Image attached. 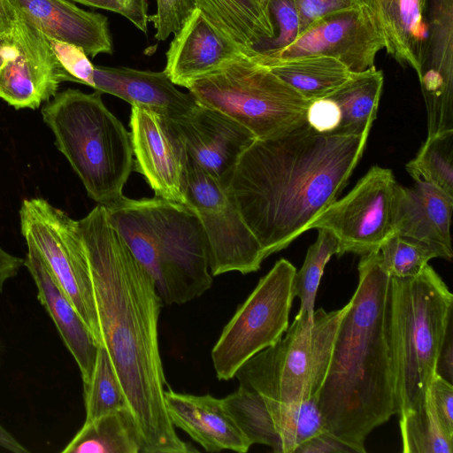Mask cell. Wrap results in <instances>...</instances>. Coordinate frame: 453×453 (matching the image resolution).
Segmentation results:
<instances>
[{"instance_id":"6da1fadb","label":"cell","mask_w":453,"mask_h":453,"mask_svg":"<svg viewBox=\"0 0 453 453\" xmlns=\"http://www.w3.org/2000/svg\"><path fill=\"white\" fill-rule=\"evenodd\" d=\"M85 243L101 342L111 361L142 441V453L196 451L166 411L158 342L163 303L154 280L97 204L78 220Z\"/></svg>"},{"instance_id":"7a4b0ae2","label":"cell","mask_w":453,"mask_h":453,"mask_svg":"<svg viewBox=\"0 0 453 453\" xmlns=\"http://www.w3.org/2000/svg\"><path fill=\"white\" fill-rule=\"evenodd\" d=\"M370 131L320 134L307 122L256 139L225 188L265 257L287 248L333 203L361 159Z\"/></svg>"},{"instance_id":"3957f363","label":"cell","mask_w":453,"mask_h":453,"mask_svg":"<svg viewBox=\"0 0 453 453\" xmlns=\"http://www.w3.org/2000/svg\"><path fill=\"white\" fill-rule=\"evenodd\" d=\"M358 283L342 316L318 394L325 429L365 453L371 432L397 414L388 334L390 277L380 254L363 255Z\"/></svg>"},{"instance_id":"277c9868","label":"cell","mask_w":453,"mask_h":453,"mask_svg":"<svg viewBox=\"0 0 453 453\" xmlns=\"http://www.w3.org/2000/svg\"><path fill=\"white\" fill-rule=\"evenodd\" d=\"M109 219L154 280L165 304H183L212 284L203 230L188 204L158 196H124L105 207Z\"/></svg>"},{"instance_id":"5b68a950","label":"cell","mask_w":453,"mask_h":453,"mask_svg":"<svg viewBox=\"0 0 453 453\" xmlns=\"http://www.w3.org/2000/svg\"><path fill=\"white\" fill-rule=\"evenodd\" d=\"M453 295L428 264L415 276L390 278L388 334L397 414L423 406L452 327Z\"/></svg>"},{"instance_id":"8992f818","label":"cell","mask_w":453,"mask_h":453,"mask_svg":"<svg viewBox=\"0 0 453 453\" xmlns=\"http://www.w3.org/2000/svg\"><path fill=\"white\" fill-rule=\"evenodd\" d=\"M42 115L88 196L104 207L121 200L134 170L131 134L102 93L67 88L43 105Z\"/></svg>"},{"instance_id":"52a82bcc","label":"cell","mask_w":453,"mask_h":453,"mask_svg":"<svg viewBox=\"0 0 453 453\" xmlns=\"http://www.w3.org/2000/svg\"><path fill=\"white\" fill-rule=\"evenodd\" d=\"M348 306L331 311L320 308L312 320L295 317L284 335L238 369L239 387L288 404L317 397Z\"/></svg>"},{"instance_id":"ba28073f","label":"cell","mask_w":453,"mask_h":453,"mask_svg":"<svg viewBox=\"0 0 453 453\" xmlns=\"http://www.w3.org/2000/svg\"><path fill=\"white\" fill-rule=\"evenodd\" d=\"M187 88L197 103L232 118L256 139L275 136L303 124L311 102L266 65L243 54Z\"/></svg>"},{"instance_id":"9c48e42d","label":"cell","mask_w":453,"mask_h":453,"mask_svg":"<svg viewBox=\"0 0 453 453\" xmlns=\"http://www.w3.org/2000/svg\"><path fill=\"white\" fill-rule=\"evenodd\" d=\"M296 267L280 258L236 309L211 350L216 376L233 379L250 357L276 342L288 329Z\"/></svg>"},{"instance_id":"30bf717a","label":"cell","mask_w":453,"mask_h":453,"mask_svg":"<svg viewBox=\"0 0 453 453\" xmlns=\"http://www.w3.org/2000/svg\"><path fill=\"white\" fill-rule=\"evenodd\" d=\"M19 219L25 240L35 246L56 281L100 344L88 255L78 220L41 197L22 202Z\"/></svg>"},{"instance_id":"8fae6325","label":"cell","mask_w":453,"mask_h":453,"mask_svg":"<svg viewBox=\"0 0 453 453\" xmlns=\"http://www.w3.org/2000/svg\"><path fill=\"white\" fill-rule=\"evenodd\" d=\"M186 204L197 214L207 247L211 276L247 274L260 269L263 250L225 186L189 157Z\"/></svg>"},{"instance_id":"7c38bea8","label":"cell","mask_w":453,"mask_h":453,"mask_svg":"<svg viewBox=\"0 0 453 453\" xmlns=\"http://www.w3.org/2000/svg\"><path fill=\"white\" fill-rule=\"evenodd\" d=\"M397 182L388 168L373 165L342 198L335 200L308 226L326 229L338 242L337 256L379 252L393 232Z\"/></svg>"},{"instance_id":"4fadbf2b","label":"cell","mask_w":453,"mask_h":453,"mask_svg":"<svg viewBox=\"0 0 453 453\" xmlns=\"http://www.w3.org/2000/svg\"><path fill=\"white\" fill-rule=\"evenodd\" d=\"M382 49L383 36L365 4L318 19L292 44L270 58H248L265 65L299 57L326 56L336 58L352 73H361L374 66L375 57Z\"/></svg>"},{"instance_id":"5bb4252c","label":"cell","mask_w":453,"mask_h":453,"mask_svg":"<svg viewBox=\"0 0 453 453\" xmlns=\"http://www.w3.org/2000/svg\"><path fill=\"white\" fill-rule=\"evenodd\" d=\"M222 403L252 445L269 446L275 453H294L303 441L326 430L318 396L288 404L238 387Z\"/></svg>"},{"instance_id":"9a60e30c","label":"cell","mask_w":453,"mask_h":453,"mask_svg":"<svg viewBox=\"0 0 453 453\" xmlns=\"http://www.w3.org/2000/svg\"><path fill=\"white\" fill-rule=\"evenodd\" d=\"M129 124L134 169L143 175L156 196L186 203L189 156L173 119L132 106Z\"/></svg>"},{"instance_id":"2e32d148","label":"cell","mask_w":453,"mask_h":453,"mask_svg":"<svg viewBox=\"0 0 453 453\" xmlns=\"http://www.w3.org/2000/svg\"><path fill=\"white\" fill-rule=\"evenodd\" d=\"M16 12L12 33L16 53L0 72V98L17 110L36 109L57 94L61 82L69 81V75L49 39Z\"/></svg>"},{"instance_id":"e0dca14e","label":"cell","mask_w":453,"mask_h":453,"mask_svg":"<svg viewBox=\"0 0 453 453\" xmlns=\"http://www.w3.org/2000/svg\"><path fill=\"white\" fill-rule=\"evenodd\" d=\"M427 2L430 31L418 77L431 135L453 129V0Z\"/></svg>"},{"instance_id":"ac0fdd59","label":"cell","mask_w":453,"mask_h":453,"mask_svg":"<svg viewBox=\"0 0 453 453\" xmlns=\"http://www.w3.org/2000/svg\"><path fill=\"white\" fill-rule=\"evenodd\" d=\"M173 121L189 157L224 186L242 152L256 140L232 118L199 103Z\"/></svg>"},{"instance_id":"d6986e66","label":"cell","mask_w":453,"mask_h":453,"mask_svg":"<svg viewBox=\"0 0 453 453\" xmlns=\"http://www.w3.org/2000/svg\"><path fill=\"white\" fill-rule=\"evenodd\" d=\"M453 196L423 181L411 188L397 183L393 206V232L431 247L438 257L450 261Z\"/></svg>"},{"instance_id":"ffe728a7","label":"cell","mask_w":453,"mask_h":453,"mask_svg":"<svg viewBox=\"0 0 453 453\" xmlns=\"http://www.w3.org/2000/svg\"><path fill=\"white\" fill-rule=\"evenodd\" d=\"M242 54L196 8L174 35L166 52L164 71L175 85L187 88L194 81L220 69Z\"/></svg>"},{"instance_id":"44dd1931","label":"cell","mask_w":453,"mask_h":453,"mask_svg":"<svg viewBox=\"0 0 453 453\" xmlns=\"http://www.w3.org/2000/svg\"><path fill=\"white\" fill-rule=\"evenodd\" d=\"M46 37L81 48L95 58L111 54L107 17L84 11L68 0H10Z\"/></svg>"},{"instance_id":"7402d4cb","label":"cell","mask_w":453,"mask_h":453,"mask_svg":"<svg viewBox=\"0 0 453 453\" xmlns=\"http://www.w3.org/2000/svg\"><path fill=\"white\" fill-rule=\"evenodd\" d=\"M167 414L179 427L208 452L245 453L252 445L223 406L222 399L165 390Z\"/></svg>"},{"instance_id":"603a6c76","label":"cell","mask_w":453,"mask_h":453,"mask_svg":"<svg viewBox=\"0 0 453 453\" xmlns=\"http://www.w3.org/2000/svg\"><path fill=\"white\" fill-rule=\"evenodd\" d=\"M24 265L37 288V298L55 324L58 334L75 360L83 385L90 379L98 344L76 311L74 306L59 287L42 257L29 241Z\"/></svg>"},{"instance_id":"cb8c5ba5","label":"cell","mask_w":453,"mask_h":453,"mask_svg":"<svg viewBox=\"0 0 453 453\" xmlns=\"http://www.w3.org/2000/svg\"><path fill=\"white\" fill-rule=\"evenodd\" d=\"M93 81L95 90L172 119L188 113L197 104L190 93L179 90L165 71L95 65Z\"/></svg>"},{"instance_id":"d4e9b609","label":"cell","mask_w":453,"mask_h":453,"mask_svg":"<svg viewBox=\"0 0 453 453\" xmlns=\"http://www.w3.org/2000/svg\"><path fill=\"white\" fill-rule=\"evenodd\" d=\"M364 1L377 22L388 53L418 75L428 35L427 0Z\"/></svg>"},{"instance_id":"484cf974","label":"cell","mask_w":453,"mask_h":453,"mask_svg":"<svg viewBox=\"0 0 453 453\" xmlns=\"http://www.w3.org/2000/svg\"><path fill=\"white\" fill-rule=\"evenodd\" d=\"M196 8L242 54L274 36L269 0H196Z\"/></svg>"},{"instance_id":"4316f807","label":"cell","mask_w":453,"mask_h":453,"mask_svg":"<svg viewBox=\"0 0 453 453\" xmlns=\"http://www.w3.org/2000/svg\"><path fill=\"white\" fill-rule=\"evenodd\" d=\"M264 65L310 101L327 97L355 73L336 58L318 55L275 60Z\"/></svg>"},{"instance_id":"83f0119b","label":"cell","mask_w":453,"mask_h":453,"mask_svg":"<svg viewBox=\"0 0 453 453\" xmlns=\"http://www.w3.org/2000/svg\"><path fill=\"white\" fill-rule=\"evenodd\" d=\"M63 453H142V441L134 417L124 408L84 422Z\"/></svg>"},{"instance_id":"f1b7e54d","label":"cell","mask_w":453,"mask_h":453,"mask_svg":"<svg viewBox=\"0 0 453 453\" xmlns=\"http://www.w3.org/2000/svg\"><path fill=\"white\" fill-rule=\"evenodd\" d=\"M383 81V73L374 65L355 73L327 96L336 103L341 111V123L335 134H357L370 131L376 119Z\"/></svg>"},{"instance_id":"f546056e","label":"cell","mask_w":453,"mask_h":453,"mask_svg":"<svg viewBox=\"0 0 453 453\" xmlns=\"http://www.w3.org/2000/svg\"><path fill=\"white\" fill-rule=\"evenodd\" d=\"M405 168L415 181L429 183L453 196V129L427 135Z\"/></svg>"},{"instance_id":"4dcf8cb0","label":"cell","mask_w":453,"mask_h":453,"mask_svg":"<svg viewBox=\"0 0 453 453\" xmlns=\"http://www.w3.org/2000/svg\"><path fill=\"white\" fill-rule=\"evenodd\" d=\"M319 234L306 253L302 267L296 271L293 294L300 299L296 318L313 319L315 299L326 265L333 255H337L338 242L326 229H318Z\"/></svg>"},{"instance_id":"1f68e13d","label":"cell","mask_w":453,"mask_h":453,"mask_svg":"<svg viewBox=\"0 0 453 453\" xmlns=\"http://www.w3.org/2000/svg\"><path fill=\"white\" fill-rule=\"evenodd\" d=\"M85 421H91L124 408H129L110 357L98 344L90 379L83 385Z\"/></svg>"},{"instance_id":"d6a6232c","label":"cell","mask_w":453,"mask_h":453,"mask_svg":"<svg viewBox=\"0 0 453 453\" xmlns=\"http://www.w3.org/2000/svg\"><path fill=\"white\" fill-rule=\"evenodd\" d=\"M402 451L404 453H452L453 438L441 429L428 401L399 415Z\"/></svg>"},{"instance_id":"836d02e7","label":"cell","mask_w":453,"mask_h":453,"mask_svg":"<svg viewBox=\"0 0 453 453\" xmlns=\"http://www.w3.org/2000/svg\"><path fill=\"white\" fill-rule=\"evenodd\" d=\"M381 265L390 278H407L417 275L432 258L438 257L428 245L394 232L380 247Z\"/></svg>"},{"instance_id":"e575fe53","label":"cell","mask_w":453,"mask_h":453,"mask_svg":"<svg viewBox=\"0 0 453 453\" xmlns=\"http://www.w3.org/2000/svg\"><path fill=\"white\" fill-rule=\"evenodd\" d=\"M274 36L264 40L245 56L270 58L292 44L299 35V18L293 0H269Z\"/></svg>"},{"instance_id":"d590c367","label":"cell","mask_w":453,"mask_h":453,"mask_svg":"<svg viewBox=\"0 0 453 453\" xmlns=\"http://www.w3.org/2000/svg\"><path fill=\"white\" fill-rule=\"evenodd\" d=\"M196 8V0H157V12L149 15L156 28L155 38L162 42L171 34L176 35Z\"/></svg>"},{"instance_id":"8d00e7d4","label":"cell","mask_w":453,"mask_h":453,"mask_svg":"<svg viewBox=\"0 0 453 453\" xmlns=\"http://www.w3.org/2000/svg\"><path fill=\"white\" fill-rule=\"evenodd\" d=\"M48 39L59 64L69 75V81L93 88L95 65L85 51L78 46Z\"/></svg>"},{"instance_id":"74e56055","label":"cell","mask_w":453,"mask_h":453,"mask_svg":"<svg viewBox=\"0 0 453 453\" xmlns=\"http://www.w3.org/2000/svg\"><path fill=\"white\" fill-rule=\"evenodd\" d=\"M427 398L442 431L453 438L452 383L436 373L429 386Z\"/></svg>"},{"instance_id":"f35d334b","label":"cell","mask_w":453,"mask_h":453,"mask_svg":"<svg viewBox=\"0 0 453 453\" xmlns=\"http://www.w3.org/2000/svg\"><path fill=\"white\" fill-rule=\"evenodd\" d=\"M299 18V35L311 23L329 13L358 8L364 0H293ZM298 35V36H299Z\"/></svg>"},{"instance_id":"ab89813d","label":"cell","mask_w":453,"mask_h":453,"mask_svg":"<svg viewBox=\"0 0 453 453\" xmlns=\"http://www.w3.org/2000/svg\"><path fill=\"white\" fill-rule=\"evenodd\" d=\"M87 6L104 9L118 13L144 34L148 32L149 0H72Z\"/></svg>"},{"instance_id":"60d3db41","label":"cell","mask_w":453,"mask_h":453,"mask_svg":"<svg viewBox=\"0 0 453 453\" xmlns=\"http://www.w3.org/2000/svg\"><path fill=\"white\" fill-rule=\"evenodd\" d=\"M306 122L318 133L335 134L341 123L340 109L328 97L313 100L306 111Z\"/></svg>"},{"instance_id":"b9f144b4","label":"cell","mask_w":453,"mask_h":453,"mask_svg":"<svg viewBox=\"0 0 453 453\" xmlns=\"http://www.w3.org/2000/svg\"><path fill=\"white\" fill-rule=\"evenodd\" d=\"M355 450L326 430L303 441L294 453H353Z\"/></svg>"},{"instance_id":"7bdbcfd3","label":"cell","mask_w":453,"mask_h":453,"mask_svg":"<svg viewBox=\"0 0 453 453\" xmlns=\"http://www.w3.org/2000/svg\"><path fill=\"white\" fill-rule=\"evenodd\" d=\"M23 265V258L12 255L0 246V293L3 292L4 284L15 277Z\"/></svg>"},{"instance_id":"ee69618b","label":"cell","mask_w":453,"mask_h":453,"mask_svg":"<svg viewBox=\"0 0 453 453\" xmlns=\"http://www.w3.org/2000/svg\"><path fill=\"white\" fill-rule=\"evenodd\" d=\"M452 327L449 330L443 345L441 349L437 365L436 373L441 376L443 379L452 383V361H453V350H452Z\"/></svg>"},{"instance_id":"f6af8a7d","label":"cell","mask_w":453,"mask_h":453,"mask_svg":"<svg viewBox=\"0 0 453 453\" xmlns=\"http://www.w3.org/2000/svg\"><path fill=\"white\" fill-rule=\"evenodd\" d=\"M17 22V12L10 0H0V35L13 33Z\"/></svg>"},{"instance_id":"bcb514c9","label":"cell","mask_w":453,"mask_h":453,"mask_svg":"<svg viewBox=\"0 0 453 453\" xmlns=\"http://www.w3.org/2000/svg\"><path fill=\"white\" fill-rule=\"evenodd\" d=\"M15 53L13 35H0V72Z\"/></svg>"},{"instance_id":"7dc6e473","label":"cell","mask_w":453,"mask_h":453,"mask_svg":"<svg viewBox=\"0 0 453 453\" xmlns=\"http://www.w3.org/2000/svg\"><path fill=\"white\" fill-rule=\"evenodd\" d=\"M0 448L13 453H27L28 449L0 425Z\"/></svg>"}]
</instances>
